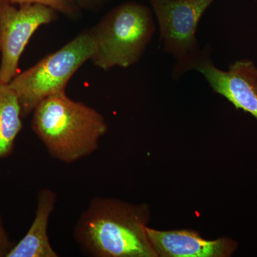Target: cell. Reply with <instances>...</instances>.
<instances>
[{"instance_id":"obj_8","label":"cell","mask_w":257,"mask_h":257,"mask_svg":"<svg viewBox=\"0 0 257 257\" xmlns=\"http://www.w3.org/2000/svg\"><path fill=\"white\" fill-rule=\"evenodd\" d=\"M146 231L157 257H228L237 248L229 238L211 241L188 230L159 231L147 226Z\"/></svg>"},{"instance_id":"obj_12","label":"cell","mask_w":257,"mask_h":257,"mask_svg":"<svg viewBox=\"0 0 257 257\" xmlns=\"http://www.w3.org/2000/svg\"><path fill=\"white\" fill-rule=\"evenodd\" d=\"M15 243L10 239L9 234L5 229L0 216V257H6Z\"/></svg>"},{"instance_id":"obj_2","label":"cell","mask_w":257,"mask_h":257,"mask_svg":"<svg viewBox=\"0 0 257 257\" xmlns=\"http://www.w3.org/2000/svg\"><path fill=\"white\" fill-rule=\"evenodd\" d=\"M31 128L52 158L71 164L97 151L108 125L99 111L62 92L37 105Z\"/></svg>"},{"instance_id":"obj_4","label":"cell","mask_w":257,"mask_h":257,"mask_svg":"<svg viewBox=\"0 0 257 257\" xmlns=\"http://www.w3.org/2000/svg\"><path fill=\"white\" fill-rule=\"evenodd\" d=\"M95 50L91 28L83 30L58 50L50 54L9 83L16 93L25 118L49 96L66 92L72 77L90 60Z\"/></svg>"},{"instance_id":"obj_3","label":"cell","mask_w":257,"mask_h":257,"mask_svg":"<svg viewBox=\"0 0 257 257\" xmlns=\"http://www.w3.org/2000/svg\"><path fill=\"white\" fill-rule=\"evenodd\" d=\"M95 50L91 61L101 70L138 63L156 31L151 8L137 2L118 5L91 28Z\"/></svg>"},{"instance_id":"obj_13","label":"cell","mask_w":257,"mask_h":257,"mask_svg":"<svg viewBox=\"0 0 257 257\" xmlns=\"http://www.w3.org/2000/svg\"><path fill=\"white\" fill-rule=\"evenodd\" d=\"M74 1L79 9L96 13L103 9L104 7L109 3V0H74Z\"/></svg>"},{"instance_id":"obj_11","label":"cell","mask_w":257,"mask_h":257,"mask_svg":"<svg viewBox=\"0 0 257 257\" xmlns=\"http://www.w3.org/2000/svg\"><path fill=\"white\" fill-rule=\"evenodd\" d=\"M12 5L40 4L45 5L56 10L58 13L69 18L75 19L79 16V7L74 0H5Z\"/></svg>"},{"instance_id":"obj_5","label":"cell","mask_w":257,"mask_h":257,"mask_svg":"<svg viewBox=\"0 0 257 257\" xmlns=\"http://www.w3.org/2000/svg\"><path fill=\"white\" fill-rule=\"evenodd\" d=\"M215 0H150L166 53L175 61L172 77L192 70L203 50L197 40L199 22Z\"/></svg>"},{"instance_id":"obj_9","label":"cell","mask_w":257,"mask_h":257,"mask_svg":"<svg viewBox=\"0 0 257 257\" xmlns=\"http://www.w3.org/2000/svg\"><path fill=\"white\" fill-rule=\"evenodd\" d=\"M57 194L44 188L37 194L36 214L27 234L6 257H57L49 239L48 224L57 204Z\"/></svg>"},{"instance_id":"obj_7","label":"cell","mask_w":257,"mask_h":257,"mask_svg":"<svg viewBox=\"0 0 257 257\" xmlns=\"http://www.w3.org/2000/svg\"><path fill=\"white\" fill-rule=\"evenodd\" d=\"M210 47H204L192 70L199 72L213 92L224 96L236 107L257 119V67L249 60H237L227 69L216 67Z\"/></svg>"},{"instance_id":"obj_14","label":"cell","mask_w":257,"mask_h":257,"mask_svg":"<svg viewBox=\"0 0 257 257\" xmlns=\"http://www.w3.org/2000/svg\"><path fill=\"white\" fill-rule=\"evenodd\" d=\"M2 0H0V3H1Z\"/></svg>"},{"instance_id":"obj_1","label":"cell","mask_w":257,"mask_h":257,"mask_svg":"<svg viewBox=\"0 0 257 257\" xmlns=\"http://www.w3.org/2000/svg\"><path fill=\"white\" fill-rule=\"evenodd\" d=\"M150 209L112 198L94 197L74 228L81 251L92 257H157L147 236Z\"/></svg>"},{"instance_id":"obj_10","label":"cell","mask_w":257,"mask_h":257,"mask_svg":"<svg viewBox=\"0 0 257 257\" xmlns=\"http://www.w3.org/2000/svg\"><path fill=\"white\" fill-rule=\"evenodd\" d=\"M21 106L9 83L0 82V160L14 151L15 141L23 128Z\"/></svg>"},{"instance_id":"obj_6","label":"cell","mask_w":257,"mask_h":257,"mask_svg":"<svg viewBox=\"0 0 257 257\" xmlns=\"http://www.w3.org/2000/svg\"><path fill=\"white\" fill-rule=\"evenodd\" d=\"M56 10L40 4L0 3V82L10 83L19 73V64L30 39L40 27L57 19Z\"/></svg>"}]
</instances>
